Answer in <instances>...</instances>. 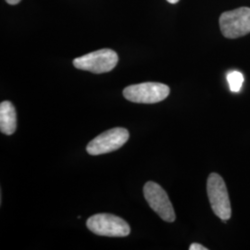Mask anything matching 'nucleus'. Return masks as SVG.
I'll use <instances>...</instances> for the list:
<instances>
[{
	"instance_id": "f257e3e1",
	"label": "nucleus",
	"mask_w": 250,
	"mask_h": 250,
	"mask_svg": "<svg viewBox=\"0 0 250 250\" xmlns=\"http://www.w3.org/2000/svg\"><path fill=\"white\" fill-rule=\"evenodd\" d=\"M207 192L215 215L224 222L228 221L232 215V208L226 185L221 175L215 172L209 174L207 182Z\"/></svg>"
},
{
	"instance_id": "f03ea898",
	"label": "nucleus",
	"mask_w": 250,
	"mask_h": 250,
	"mask_svg": "<svg viewBox=\"0 0 250 250\" xmlns=\"http://www.w3.org/2000/svg\"><path fill=\"white\" fill-rule=\"evenodd\" d=\"M170 95V87L161 83H142L127 86L124 90L125 99L134 103L155 104Z\"/></svg>"
},
{
	"instance_id": "7ed1b4c3",
	"label": "nucleus",
	"mask_w": 250,
	"mask_h": 250,
	"mask_svg": "<svg viewBox=\"0 0 250 250\" xmlns=\"http://www.w3.org/2000/svg\"><path fill=\"white\" fill-rule=\"evenodd\" d=\"M86 226L93 233L108 237H125L131 232L129 224L124 219L109 213L91 216Z\"/></svg>"
},
{
	"instance_id": "20e7f679",
	"label": "nucleus",
	"mask_w": 250,
	"mask_h": 250,
	"mask_svg": "<svg viewBox=\"0 0 250 250\" xmlns=\"http://www.w3.org/2000/svg\"><path fill=\"white\" fill-rule=\"evenodd\" d=\"M118 61L119 57L115 51L104 48L76 58L73 61V66L78 70L100 74L112 71Z\"/></svg>"
},
{
	"instance_id": "39448f33",
	"label": "nucleus",
	"mask_w": 250,
	"mask_h": 250,
	"mask_svg": "<svg viewBox=\"0 0 250 250\" xmlns=\"http://www.w3.org/2000/svg\"><path fill=\"white\" fill-rule=\"evenodd\" d=\"M220 28L224 37L235 39L250 33V8L242 7L225 11L220 20Z\"/></svg>"
},
{
	"instance_id": "423d86ee",
	"label": "nucleus",
	"mask_w": 250,
	"mask_h": 250,
	"mask_svg": "<svg viewBox=\"0 0 250 250\" xmlns=\"http://www.w3.org/2000/svg\"><path fill=\"white\" fill-rule=\"evenodd\" d=\"M129 136V132L125 128H112L94 138L87 145L86 151L92 156L115 151L128 141Z\"/></svg>"
},
{
	"instance_id": "0eeeda50",
	"label": "nucleus",
	"mask_w": 250,
	"mask_h": 250,
	"mask_svg": "<svg viewBox=\"0 0 250 250\" xmlns=\"http://www.w3.org/2000/svg\"><path fill=\"white\" fill-rule=\"evenodd\" d=\"M144 196L152 209L167 223L176 219L173 207L165 190L155 182H147L144 187Z\"/></svg>"
},
{
	"instance_id": "6e6552de",
	"label": "nucleus",
	"mask_w": 250,
	"mask_h": 250,
	"mask_svg": "<svg viewBox=\"0 0 250 250\" xmlns=\"http://www.w3.org/2000/svg\"><path fill=\"white\" fill-rule=\"evenodd\" d=\"M17 128V113L10 101H3L0 104V130L7 135L14 134Z\"/></svg>"
},
{
	"instance_id": "1a4fd4ad",
	"label": "nucleus",
	"mask_w": 250,
	"mask_h": 250,
	"mask_svg": "<svg viewBox=\"0 0 250 250\" xmlns=\"http://www.w3.org/2000/svg\"><path fill=\"white\" fill-rule=\"evenodd\" d=\"M227 81L231 91L236 93L241 89L243 83H244V76L241 72L233 71L227 74Z\"/></svg>"
},
{
	"instance_id": "9d476101",
	"label": "nucleus",
	"mask_w": 250,
	"mask_h": 250,
	"mask_svg": "<svg viewBox=\"0 0 250 250\" xmlns=\"http://www.w3.org/2000/svg\"><path fill=\"white\" fill-rule=\"evenodd\" d=\"M189 250H208V249L200 244L194 243L189 247Z\"/></svg>"
},
{
	"instance_id": "9b49d317",
	"label": "nucleus",
	"mask_w": 250,
	"mask_h": 250,
	"mask_svg": "<svg viewBox=\"0 0 250 250\" xmlns=\"http://www.w3.org/2000/svg\"><path fill=\"white\" fill-rule=\"evenodd\" d=\"M6 1L10 5H16V4H19L21 0H6Z\"/></svg>"
},
{
	"instance_id": "f8f14e48",
	"label": "nucleus",
	"mask_w": 250,
	"mask_h": 250,
	"mask_svg": "<svg viewBox=\"0 0 250 250\" xmlns=\"http://www.w3.org/2000/svg\"><path fill=\"white\" fill-rule=\"evenodd\" d=\"M169 3L170 4H176V3H178L179 0H167Z\"/></svg>"
}]
</instances>
